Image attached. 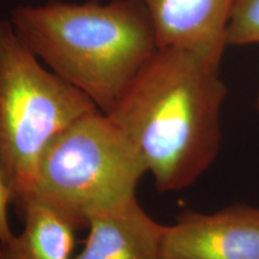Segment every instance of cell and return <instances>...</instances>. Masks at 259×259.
I'll return each mask as SVG.
<instances>
[{
  "instance_id": "cell-1",
  "label": "cell",
  "mask_w": 259,
  "mask_h": 259,
  "mask_svg": "<svg viewBox=\"0 0 259 259\" xmlns=\"http://www.w3.org/2000/svg\"><path fill=\"white\" fill-rule=\"evenodd\" d=\"M227 89L220 71L177 48H158L122 92L112 111L144 158L161 192L193 185L221 144Z\"/></svg>"
},
{
  "instance_id": "cell-4",
  "label": "cell",
  "mask_w": 259,
  "mask_h": 259,
  "mask_svg": "<svg viewBox=\"0 0 259 259\" xmlns=\"http://www.w3.org/2000/svg\"><path fill=\"white\" fill-rule=\"evenodd\" d=\"M147 171L144 158L127 136L108 115L95 111L48 143L37 162L30 194L88 228L92 216L135 199L136 187Z\"/></svg>"
},
{
  "instance_id": "cell-2",
  "label": "cell",
  "mask_w": 259,
  "mask_h": 259,
  "mask_svg": "<svg viewBox=\"0 0 259 259\" xmlns=\"http://www.w3.org/2000/svg\"><path fill=\"white\" fill-rule=\"evenodd\" d=\"M9 21L42 64L105 114L158 50L141 0H51L17 6Z\"/></svg>"
},
{
  "instance_id": "cell-11",
  "label": "cell",
  "mask_w": 259,
  "mask_h": 259,
  "mask_svg": "<svg viewBox=\"0 0 259 259\" xmlns=\"http://www.w3.org/2000/svg\"><path fill=\"white\" fill-rule=\"evenodd\" d=\"M255 106H257V111L259 113V93H258V95H257V103H255Z\"/></svg>"
},
{
  "instance_id": "cell-6",
  "label": "cell",
  "mask_w": 259,
  "mask_h": 259,
  "mask_svg": "<svg viewBox=\"0 0 259 259\" xmlns=\"http://www.w3.org/2000/svg\"><path fill=\"white\" fill-rule=\"evenodd\" d=\"M158 48L189 52L219 70L227 45L233 0H141Z\"/></svg>"
},
{
  "instance_id": "cell-9",
  "label": "cell",
  "mask_w": 259,
  "mask_h": 259,
  "mask_svg": "<svg viewBox=\"0 0 259 259\" xmlns=\"http://www.w3.org/2000/svg\"><path fill=\"white\" fill-rule=\"evenodd\" d=\"M259 44V0H233L227 28L228 46Z\"/></svg>"
},
{
  "instance_id": "cell-10",
  "label": "cell",
  "mask_w": 259,
  "mask_h": 259,
  "mask_svg": "<svg viewBox=\"0 0 259 259\" xmlns=\"http://www.w3.org/2000/svg\"><path fill=\"white\" fill-rule=\"evenodd\" d=\"M11 204V196H10L9 187L6 185L2 168H0V257L4 246L8 244L10 239L14 236L9 222V206Z\"/></svg>"
},
{
  "instance_id": "cell-8",
  "label": "cell",
  "mask_w": 259,
  "mask_h": 259,
  "mask_svg": "<svg viewBox=\"0 0 259 259\" xmlns=\"http://www.w3.org/2000/svg\"><path fill=\"white\" fill-rule=\"evenodd\" d=\"M23 229L4 246L0 259H73L78 223L30 194L18 211Z\"/></svg>"
},
{
  "instance_id": "cell-5",
  "label": "cell",
  "mask_w": 259,
  "mask_h": 259,
  "mask_svg": "<svg viewBox=\"0 0 259 259\" xmlns=\"http://www.w3.org/2000/svg\"><path fill=\"white\" fill-rule=\"evenodd\" d=\"M162 259H259V209L235 204L181 212L166 226Z\"/></svg>"
},
{
  "instance_id": "cell-7",
  "label": "cell",
  "mask_w": 259,
  "mask_h": 259,
  "mask_svg": "<svg viewBox=\"0 0 259 259\" xmlns=\"http://www.w3.org/2000/svg\"><path fill=\"white\" fill-rule=\"evenodd\" d=\"M83 250L73 259H162L166 226L155 221L137 198L88 221Z\"/></svg>"
},
{
  "instance_id": "cell-3",
  "label": "cell",
  "mask_w": 259,
  "mask_h": 259,
  "mask_svg": "<svg viewBox=\"0 0 259 259\" xmlns=\"http://www.w3.org/2000/svg\"><path fill=\"white\" fill-rule=\"evenodd\" d=\"M95 111L89 96L46 69L11 22L0 19V168L18 211L48 143Z\"/></svg>"
}]
</instances>
